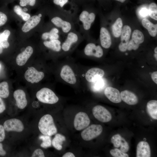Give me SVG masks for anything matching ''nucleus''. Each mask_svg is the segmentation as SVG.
Segmentation results:
<instances>
[{"instance_id": "1", "label": "nucleus", "mask_w": 157, "mask_h": 157, "mask_svg": "<svg viewBox=\"0 0 157 157\" xmlns=\"http://www.w3.org/2000/svg\"><path fill=\"white\" fill-rule=\"evenodd\" d=\"M38 127L41 133L45 135L51 136L56 134L57 132L53 118L49 114L44 115L40 119Z\"/></svg>"}, {"instance_id": "2", "label": "nucleus", "mask_w": 157, "mask_h": 157, "mask_svg": "<svg viewBox=\"0 0 157 157\" xmlns=\"http://www.w3.org/2000/svg\"><path fill=\"white\" fill-rule=\"evenodd\" d=\"M38 99L40 102L45 104H53L59 101V98L51 89L43 88L38 91L36 94Z\"/></svg>"}, {"instance_id": "3", "label": "nucleus", "mask_w": 157, "mask_h": 157, "mask_svg": "<svg viewBox=\"0 0 157 157\" xmlns=\"http://www.w3.org/2000/svg\"><path fill=\"white\" fill-rule=\"evenodd\" d=\"M102 131L103 127L101 125L93 124L85 128L82 132L81 136L84 140L90 141L99 135Z\"/></svg>"}, {"instance_id": "4", "label": "nucleus", "mask_w": 157, "mask_h": 157, "mask_svg": "<svg viewBox=\"0 0 157 157\" xmlns=\"http://www.w3.org/2000/svg\"><path fill=\"white\" fill-rule=\"evenodd\" d=\"M60 76L63 81L70 85H74L77 83L76 75L73 69L69 65L65 64L62 67Z\"/></svg>"}, {"instance_id": "5", "label": "nucleus", "mask_w": 157, "mask_h": 157, "mask_svg": "<svg viewBox=\"0 0 157 157\" xmlns=\"http://www.w3.org/2000/svg\"><path fill=\"white\" fill-rule=\"evenodd\" d=\"M92 113L94 117L98 120L103 122H107L112 119L110 112L105 107L97 105L93 107Z\"/></svg>"}, {"instance_id": "6", "label": "nucleus", "mask_w": 157, "mask_h": 157, "mask_svg": "<svg viewBox=\"0 0 157 157\" xmlns=\"http://www.w3.org/2000/svg\"><path fill=\"white\" fill-rule=\"evenodd\" d=\"M90 123V119L86 113L80 112L75 115L74 125L76 130L80 131L85 129L89 125Z\"/></svg>"}, {"instance_id": "7", "label": "nucleus", "mask_w": 157, "mask_h": 157, "mask_svg": "<svg viewBox=\"0 0 157 157\" xmlns=\"http://www.w3.org/2000/svg\"><path fill=\"white\" fill-rule=\"evenodd\" d=\"M24 77L28 82L32 83H38L42 80L44 76V73L38 71L35 68L28 67L25 73Z\"/></svg>"}, {"instance_id": "8", "label": "nucleus", "mask_w": 157, "mask_h": 157, "mask_svg": "<svg viewBox=\"0 0 157 157\" xmlns=\"http://www.w3.org/2000/svg\"><path fill=\"white\" fill-rule=\"evenodd\" d=\"M144 40V37L143 33L138 30H135L132 33L131 39L128 42L127 49L129 51L137 50L140 44L142 43Z\"/></svg>"}, {"instance_id": "9", "label": "nucleus", "mask_w": 157, "mask_h": 157, "mask_svg": "<svg viewBox=\"0 0 157 157\" xmlns=\"http://www.w3.org/2000/svg\"><path fill=\"white\" fill-rule=\"evenodd\" d=\"M3 126L7 131L22 132L24 128V125L22 121L16 118L8 119L4 122Z\"/></svg>"}, {"instance_id": "10", "label": "nucleus", "mask_w": 157, "mask_h": 157, "mask_svg": "<svg viewBox=\"0 0 157 157\" xmlns=\"http://www.w3.org/2000/svg\"><path fill=\"white\" fill-rule=\"evenodd\" d=\"M131 29L128 25L124 26L122 29L121 34V42L119 45V49L122 52L125 51L130 38Z\"/></svg>"}, {"instance_id": "11", "label": "nucleus", "mask_w": 157, "mask_h": 157, "mask_svg": "<svg viewBox=\"0 0 157 157\" xmlns=\"http://www.w3.org/2000/svg\"><path fill=\"white\" fill-rule=\"evenodd\" d=\"M84 53L88 56H93L99 58L103 55V50L99 45L96 46L94 44L90 43L88 44L85 47Z\"/></svg>"}, {"instance_id": "12", "label": "nucleus", "mask_w": 157, "mask_h": 157, "mask_svg": "<svg viewBox=\"0 0 157 157\" xmlns=\"http://www.w3.org/2000/svg\"><path fill=\"white\" fill-rule=\"evenodd\" d=\"M104 74V72L102 69L98 67H93L86 72L85 77L88 82L91 83L103 78Z\"/></svg>"}, {"instance_id": "13", "label": "nucleus", "mask_w": 157, "mask_h": 157, "mask_svg": "<svg viewBox=\"0 0 157 157\" xmlns=\"http://www.w3.org/2000/svg\"><path fill=\"white\" fill-rule=\"evenodd\" d=\"M95 15L93 13H89L86 10L82 11L79 16V19L83 23L84 29L88 30L91 27V24L94 22Z\"/></svg>"}, {"instance_id": "14", "label": "nucleus", "mask_w": 157, "mask_h": 157, "mask_svg": "<svg viewBox=\"0 0 157 157\" xmlns=\"http://www.w3.org/2000/svg\"><path fill=\"white\" fill-rule=\"evenodd\" d=\"M104 93L106 97L112 102L120 103L122 101L120 93L117 89L111 87H108L105 89Z\"/></svg>"}, {"instance_id": "15", "label": "nucleus", "mask_w": 157, "mask_h": 157, "mask_svg": "<svg viewBox=\"0 0 157 157\" xmlns=\"http://www.w3.org/2000/svg\"><path fill=\"white\" fill-rule=\"evenodd\" d=\"M13 95L17 107L20 109L24 108L27 104L25 92L23 90L18 89L14 92Z\"/></svg>"}, {"instance_id": "16", "label": "nucleus", "mask_w": 157, "mask_h": 157, "mask_svg": "<svg viewBox=\"0 0 157 157\" xmlns=\"http://www.w3.org/2000/svg\"><path fill=\"white\" fill-rule=\"evenodd\" d=\"M33 49L30 46L27 47L24 50L19 53L17 56L16 62L19 66L24 65L33 53Z\"/></svg>"}, {"instance_id": "17", "label": "nucleus", "mask_w": 157, "mask_h": 157, "mask_svg": "<svg viewBox=\"0 0 157 157\" xmlns=\"http://www.w3.org/2000/svg\"><path fill=\"white\" fill-rule=\"evenodd\" d=\"M151 153L150 146L145 141L140 142L138 144L136 149L137 157H150Z\"/></svg>"}, {"instance_id": "18", "label": "nucleus", "mask_w": 157, "mask_h": 157, "mask_svg": "<svg viewBox=\"0 0 157 157\" xmlns=\"http://www.w3.org/2000/svg\"><path fill=\"white\" fill-rule=\"evenodd\" d=\"M51 22L56 26L60 28L64 33H68L71 29L72 26L70 23L59 17H53L51 19Z\"/></svg>"}, {"instance_id": "19", "label": "nucleus", "mask_w": 157, "mask_h": 157, "mask_svg": "<svg viewBox=\"0 0 157 157\" xmlns=\"http://www.w3.org/2000/svg\"><path fill=\"white\" fill-rule=\"evenodd\" d=\"M78 39V36L76 33L74 32H69L66 39L61 45L62 49L65 52L69 51L72 44L76 42Z\"/></svg>"}, {"instance_id": "20", "label": "nucleus", "mask_w": 157, "mask_h": 157, "mask_svg": "<svg viewBox=\"0 0 157 157\" xmlns=\"http://www.w3.org/2000/svg\"><path fill=\"white\" fill-rule=\"evenodd\" d=\"M100 38L101 46L105 49L109 48L111 44L110 34L106 28L102 27L100 30Z\"/></svg>"}, {"instance_id": "21", "label": "nucleus", "mask_w": 157, "mask_h": 157, "mask_svg": "<svg viewBox=\"0 0 157 157\" xmlns=\"http://www.w3.org/2000/svg\"><path fill=\"white\" fill-rule=\"evenodd\" d=\"M121 99L129 105H134L138 102L136 95L132 92L128 90L122 91L120 93Z\"/></svg>"}, {"instance_id": "22", "label": "nucleus", "mask_w": 157, "mask_h": 157, "mask_svg": "<svg viewBox=\"0 0 157 157\" xmlns=\"http://www.w3.org/2000/svg\"><path fill=\"white\" fill-rule=\"evenodd\" d=\"M41 18L37 15H35L31 17L25 23L22 28V31L26 33L35 27L40 23Z\"/></svg>"}, {"instance_id": "23", "label": "nucleus", "mask_w": 157, "mask_h": 157, "mask_svg": "<svg viewBox=\"0 0 157 157\" xmlns=\"http://www.w3.org/2000/svg\"><path fill=\"white\" fill-rule=\"evenodd\" d=\"M142 23L143 27L147 30L151 36H156L157 34V24H153L146 18H144L142 20Z\"/></svg>"}, {"instance_id": "24", "label": "nucleus", "mask_w": 157, "mask_h": 157, "mask_svg": "<svg viewBox=\"0 0 157 157\" xmlns=\"http://www.w3.org/2000/svg\"><path fill=\"white\" fill-rule=\"evenodd\" d=\"M147 110L149 115L153 119H157V101L151 100L147 104Z\"/></svg>"}, {"instance_id": "25", "label": "nucleus", "mask_w": 157, "mask_h": 157, "mask_svg": "<svg viewBox=\"0 0 157 157\" xmlns=\"http://www.w3.org/2000/svg\"><path fill=\"white\" fill-rule=\"evenodd\" d=\"M91 89L94 92H98L102 91L106 87V81L103 78H99L91 83Z\"/></svg>"}, {"instance_id": "26", "label": "nucleus", "mask_w": 157, "mask_h": 157, "mask_svg": "<svg viewBox=\"0 0 157 157\" xmlns=\"http://www.w3.org/2000/svg\"><path fill=\"white\" fill-rule=\"evenodd\" d=\"M43 43L46 47L56 52H59L62 49L61 42L58 39L45 40Z\"/></svg>"}, {"instance_id": "27", "label": "nucleus", "mask_w": 157, "mask_h": 157, "mask_svg": "<svg viewBox=\"0 0 157 157\" xmlns=\"http://www.w3.org/2000/svg\"><path fill=\"white\" fill-rule=\"evenodd\" d=\"M59 30L56 28H53L49 32H45L42 33V39L44 40L49 39L50 40L58 39L59 35L58 34Z\"/></svg>"}, {"instance_id": "28", "label": "nucleus", "mask_w": 157, "mask_h": 157, "mask_svg": "<svg viewBox=\"0 0 157 157\" xmlns=\"http://www.w3.org/2000/svg\"><path fill=\"white\" fill-rule=\"evenodd\" d=\"M122 26V19L120 18H118L112 26V32L114 37L118 38L120 36Z\"/></svg>"}, {"instance_id": "29", "label": "nucleus", "mask_w": 157, "mask_h": 157, "mask_svg": "<svg viewBox=\"0 0 157 157\" xmlns=\"http://www.w3.org/2000/svg\"><path fill=\"white\" fill-rule=\"evenodd\" d=\"M65 140V138L64 135L58 133L55 135L53 139L52 144L56 149L58 150H60L62 148L63 142Z\"/></svg>"}, {"instance_id": "30", "label": "nucleus", "mask_w": 157, "mask_h": 157, "mask_svg": "<svg viewBox=\"0 0 157 157\" xmlns=\"http://www.w3.org/2000/svg\"><path fill=\"white\" fill-rule=\"evenodd\" d=\"M10 34V31L8 29L5 30L3 33H0V47L7 48L9 47L8 40Z\"/></svg>"}, {"instance_id": "31", "label": "nucleus", "mask_w": 157, "mask_h": 157, "mask_svg": "<svg viewBox=\"0 0 157 157\" xmlns=\"http://www.w3.org/2000/svg\"><path fill=\"white\" fill-rule=\"evenodd\" d=\"M9 94V86L6 81L0 83V97L3 98H7Z\"/></svg>"}, {"instance_id": "32", "label": "nucleus", "mask_w": 157, "mask_h": 157, "mask_svg": "<svg viewBox=\"0 0 157 157\" xmlns=\"http://www.w3.org/2000/svg\"><path fill=\"white\" fill-rule=\"evenodd\" d=\"M13 9L14 12L17 15L20 16L23 20L25 21L28 20L31 17L30 15L24 11L19 5L15 6Z\"/></svg>"}, {"instance_id": "33", "label": "nucleus", "mask_w": 157, "mask_h": 157, "mask_svg": "<svg viewBox=\"0 0 157 157\" xmlns=\"http://www.w3.org/2000/svg\"><path fill=\"white\" fill-rule=\"evenodd\" d=\"M39 138L42 141V142L40 144V146L42 147L47 148L51 146V141L50 136L41 135L39 137Z\"/></svg>"}, {"instance_id": "34", "label": "nucleus", "mask_w": 157, "mask_h": 157, "mask_svg": "<svg viewBox=\"0 0 157 157\" xmlns=\"http://www.w3.org/2000/svg\"><path fill=\"white\" fill-rule=\"evenodd\" d=\"M149 15L152 19L157 20V6L154 3H151L149 6Z\"/></svg>"}, {"instance_id": "35", "label": "nucleus", "mask_w": 157, "mask_h": 157, "mask_svg": "<svg viewBox=\"0 0 157 157\" xmlns=\"http://www.w3.org/2000/svg\"><path fill=\"white\" fill-rule=\"evenodd\" d=\"M110 152L113 156L115 157H128L129 156L127 154L117 148L111 150Z\"/></svg>"}, {"instance_id": "36", "label": "nucleus", "mask_w": 157, "mask_h": 157, "mask_svg": "<svg viewBox=\"0 0 157 157\" xmlns=\"http://www.w3.org/2000/svg\"><path fill=\"white\" fill-rule=\"evenodd\" d=\"M122 137L119 134L114 135L111 138V141L113 144V146L115 147H120Z\"/></svg>"}, {"instance_id": "37", "label": "nucleus", "mask_w": 157, "mask_h": 157, "mask_svg": "<svg viewBox=\"0 0 157 157\" xmlns=\"http://www.w3.org/2000/svg\"><path fill=\"white\" fill-rule=\"evenodd\" d=\"M120 147V150L125 153L127 152L129 149V147L128 143L122 137Z\"/></svg>"}, {"instance_id": "38", "label": "nucleus", "mask_w": 157, "mask_h": 157, "mask_svg": "<svg viewBox=\"0 0 157 157\" xmlns=\"http://www.w3.org/2000/svg\"><path fill=\"white\" fill-rule=\"evenodd\" d=\"M20 5L22 6H24L27 5L33 6L35 4L36 0H20Z\"/></svg>"}, {"instance_id": "39", "label": "nucleus", "mask_w": 157, "mask_h": 157, "mask_svg": "<svg viewBox=\"0 0 157 157\" xmlns=\"http://www.w3.org/2000/svg\"><path fill=\"white\" fill-rule=\"evenodd\" d=\"M32 157H45L43 151L40 149H35L33 153Z\"/></svg>"}, {"instance_id": "40", "label": "nucleus", "mask_w": 157, "mask_h": 157, "mask_svg": "<svg viewBox=\"0 0 157 157\" xmlns=\"http://www.w3.org/2000/svg\"><path fill=\"white\" fill-rule=\"evenodd\" d=\"M7 20V17L6 14L0 12V26L4 25Z\"/></svg>"}, {"instance_id": "41", "label": "nucleus", "mask_w": 157, "mask_h": 157, "mask_svg": "<svg viewBox=\"0 0 157 157\" xmlns=\"http://www.w3.org/2000/svg\"><path fill=\"white\" fill-rule=\"evenodd\" d=\"M139 13L140 17H145L149 15V10L145 8H143L139 11Z\"/></svg>"}, {"instance_id": "42", "label": "nucleus", "mask_w": 157, "mask_h": 157, "mask_svg": "<svg viewBox=\"0 0 157 157\" xmlns=\"http://www.w3.org/2000/svg\"><path fill=\"white\" fill-rule=\"evenodd\" d=\"M5 137V130L3 126L0 124V142L3 141Z\"/></svg>"}, {"instance_id": "43", "label": "nucleus", "mask_w": 157, "mask_h": 157, "mask_svg": "<svg viewBox=\"0 0 157 157\" xmlns=\"http://www.w3.org/2000/svg\"><path fill=\"white\" fill-rule=\"evenodd\" d=\"M68 0H53V2L56 5L63 7L68 1Z\"/></svg>"}, {"instance_id": "44", "label": "nucleus", "mask_w": 157, "mask_h": 157, "mask_svg": "<svg viewBox=\"0 0 157 157\" xmlns=\"http://www.w3.org/2000/svg\"><path fill=\"white\" fill-rule=\"evenodd\" d=\"M5 109V105L2 99L0 97V114L2 113Z\"/></svg>"}, {"instance_id": "45", "label": "nucleus", "mask_w": 157, "mask_h": 157, "mask_svg": "<svg viewBox=\"0 0 157 157\" xmlns=\"http://www.w3.org/2000/svg\"><path fill=\"white\" fill-rule=\"evenodd\" d=\"M151 77L153 81L157 84V72L155 71L153 72L151 75Z\"/></svg>"}, {"instance_id": "46", "label": "nucleus", "mask_w": 157, "mask_h": 157, "mask_svg": "<svg viewBox=\"0 0 157 157\" xmlns=\"http://www.w3.org/2000/svg\"><path fill=\"white\" fill-rule=\"evenodd\" d=\"M6 154V152L3 149V144L0 142V156H4Z\"/></svg>"}, {"instance_id": "47", "label": "nucleus", "mask_w": 157, "mask_h": 157, "mask_svg": "<svg viewBox=\"0 0 157 157\" xmlns=\"http://www.w3.org/2000/svg\"><path fill=\"white\" fill-rule=\"evenodd\" d=\"M63 157H75L74 154L70 152H68L64 154L62 156Z\"/></svg>"}, {"instance_id": "48", "label": "nucleus", "mask_w": 157, "mask_h": 157, "mask_svg": "<svg viewBox=\"0 0 157 157\" xmlns=\"http://www.w3.org/2000/svg\"><path fill=\"white\" fill-rule=\"evenodd\" d=\"M115 0L117 1H119L121 3H123L126 1V0Z\"/></svg>"}, {"instance_id": "49", "label": "nucleus", "mask_w": 157, "mask_h": 157, "mask_svg": "<svg viewBox=\"0 0 157 157\" xmlns=\"http://www.w3.org/2000/svg\"><path fill=\"white\" fill-rule=\"evenodd\" d=\"M155 53L157 54V47H156L154 50Z\"/></svg>"}, {"instance_id": "50", "label": "nucleus", "mask_w": 157, "mask_h": 157, "mask_svg": "<svg viewBox=\"0 0 157 157\" xmlns=\"http://www.w3.org/2000/svg\"><path fill=\"white\" fill-rule=\"evenodd\" d=\"M155 58L156 60H157V54L155 53L154 55Z\"/></svg>"}, {"instance_id": "51", "label": "nucleus", "mask_w": 157, "mask_h": 157, "mask_svg": "<svg viewBox=\"0 0 157 157\" xmlns=\"http://www.w3.org/2000/svg\"><path fill=\"white\" fill-rule=\"evenodd\" d=\"M23 10L24 11L26 12L28 10V9L26 8H24Z\"/></svg>"}, {"instance_id": "52", "label": "nucleus", "mask_w": 157, "mask_h": 157, "mask_svg": "<svg viewBox=\"0 0 157 157\" xmlns=\"http://www.w3.org/2000/svg\"><path fill=\"white\" fill-rule=\"evenodd\" d=\"M3 52V49L0 47V54H1Z\"/></svg>"}, {"instance_id": "53", "label": "nucleus", "mask_w": 157, "mask_h": 157, "mask_svg": "<svg viewBox=\"0 0 157 157\" xmlns=\"http://www.w3.org/2000/svg\"><path fill=\"white\" fill-rule=\"evenodd\" d=\"M38 16L39 17H41L42 16V14H41L40 13V14H38Z\"/></svg>"}, {"instance_id": "54", "label": "nucleus", "mask_w": 157, "mask_h": 157, "mask_svg": "<svg viewBox=\"0 0 157 157\" xmlns=\"http://www.w3.org/2000/svg\"><path fill=\"white\" fill-rule=\"evenodd\" d=\"M0 67H1V65H0Z\"/></svg>"}]
</instances>
